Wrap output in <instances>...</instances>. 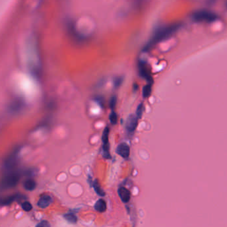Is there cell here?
<instances>
[{
	"mask_svg": "<svg viewBox=\"0 0 227 227\" xmlns=\"http://www.w3.org/2000/svg\"><path fill=\"white\" fill-rule=\"evenodd\" d=\"M116 102H117V99H116V97H112L111 98L110 101V107L112 109L114 108V107H115V106L116 104Z\"/></svg>",
	"mask_w": 227,
	"mask_h": 227,
	"instance_id": "20",
	"label": "cell"
},
{
	"mask_svg": "<svg viewBox=\"0 0 227 227\" xmlns=\"http://www.w3.org/2000/svg\"><path fill=\"white\" fill-rule=\"evenodd\" d=\"M143 108H144V107H143V104H140L138 106V108H137V110L136 112V116L138 119H140L141 118V116H142Z\"/></svg>",
	"mask_w": 227,
	"mask_h": 227,
	"instance_id": "16",
	"label": "cell"
},
{
	"mask_svg": "<svg viewBox=\"0 0 227 227\" xmlns=\"http://www.w3.org/2000/svg\"><path fill=\"white\" fill-rule=\"evenodd\" d=\"M140 75L141 77L144 78L147 81L152 82V76L150 69H147L145 65L141 64L140 67Z\"/></svg>",
	"mask_w": 227,
	"mask_h": 227,
	"instance_id": "8",
	"label": "cell"
},
{
	"mask_svg": "<svg viewBox=\"0 0 227 227\" xmlns=\"http://www.w3.org/2000/svg\"><path fill=\"white\" fill-rule=\"evenodd\" d=\"M117 153L124 159H128L130 154V149L126 143H121L117 147Z\"/></svg>",
	"mask_w": 227,
	"mask_h": 227,
	"instance_id": "5",
	"label": "cell"
},
{
	"mask_svg": "<svg viewBox=\"0 0 227 227\" xmlns=\"http://www.w3.org/2000/svg\"><path fill=\"white\" fill-rule=\"evenodd\" d=\"M152 93V84H147L144 86L143 88V98H149Z\"/></svg>",
	"mask_w": 227,
	"mask_h": 227,
	"instance_id": "15",
	"label": "cell"
},
{
	"mask_svg": "<svg viewBox=\"0 0 227 227\" xmlns=\"http://www.w3.org/2000/svg\"><path fill=\"white\" fill-rule=\"evenodd\" d=\"M35 227H51V225L48 221H43L37 224Z\"/></svg>",
	"mask_w": 227,
	"mask_h": 227,
	"instance_id": "19",
	"label": "cell"
},
{
	"mask_svg": "<svg viewBox=\"0 0 227 227\" xmlns=\"http://www.w3.org/2000/svg\"><path fill=\"white\" fill-rule=\"evenodd\" d=\"M110 121L112 123V124H116L118 122V115H117L116 112H112L109 116Z\"/></svg>",
	"mask_w": 227,
	"mask_h": 227,
	"instance_id": "18",
	"label": "cell"
},
{
	"mask_svg": "<svg viewBox=\"0 0 227 227\" xmlns=\"http://www.w3.org/2000/svg\"><path fill=\"white\" fill-rule=\"evenodd\" d=\"M94 208L97 212L104 213L107 209V204L104 199H99L94 204Z\"/></svg>",
	"mask_w": 227,
	"mask_h": 227,
	"instance_id": "10",
	"label": "cell"
},
{
	"mask_svg": "<svg viewBox=\"0 0 227 227\" xmlns=\"http://www.w3.org/2000/svg\"><path fill=\"white\" fill-rule=\"evenodd\" d=\"M53 199L50 195H44L41 197V198L39 199V201L37 203L38 206H39L40 208H45L48 207L50 204L52 203Z\"/></svg>",
	"mask_w": 227,
	"mask_h": 227,
	"instance_id": "7",
	"label": "cell"
},
{
	"mask_svg": "<svg viewBox=\"0 0 227 227\" xmlns=\"http://www.w3.org/2000/svg\"><path fill=\"white\" fill-rule=\"evenodd\" d=\"M64 219H66L67 221L71 224H76V222H77V217H76V216L75 214H73V213H67V214L64 215Z\"/></svg>",
	"mask_w": 227,
	"mask_h": 227,
	"instance_id": "13",
	"label": "cell"
},
{
	"mask_svg": "<svg viewBox=\"0 0 227 227\" xmlns=\"http://www.w3.org/2000/svg\"><path fill=\"white\" fill-rule=\"evenodd\" d=\"M20 196H21L20 195L16 194V195H11V196L5 197V198L0 199V205H2V206L9 205V204H12L13 201H15L17 199L19 198Z\"/></svg>",
	"mask_w": 227,
	"mask_h": 227,
	"instance_id": "9",
	"label": "cell"
},
{
	"mask_svg": "<svg viewBox=\"0 0 227 227\" xmlns=\"http://www.w3.org/2000/svg\"><path fill=\"white\" fill-rule=\"evenodd\" d=\"M195 19L199 21H213L216 19L217 16L209 12H199L195 15Z\"/></svg>",
	"mask_w": 227,
	"mask_h": 227,
	"instance_id": "4",
	"label": "cell"
},
{
	"mask_svg": "<svg viewBox=\"0 0 227 227\" xmlns=\"http://www.w3.org/2000/svg\"><path fill=\"white\" fill-rule=\"evenodd\" d=\"M138 118L134 114L130 115L128 119L126 126V129L128 134L130 135V136H132L134 134L135 131H136L138 123Z\"/></svg>",
	"mask_w": 227,
	"mask_h": 227,
	"instance_id": "3",
	"label": "cell"
},
{
	"mask_svg": "<svg viewBox=\"0 0 227 227\" xmlns=\"http://www.w3.org/2000/svg\"><path fill=\"white\" fill-rule=\"evenodd\" d=\"M118 195L122 202L125 203H128V202L130 201V198H131L130 191L127 188L124 187H121L119 188Z\"/></svg>",
	"mask_w": 227,
	"mask_h": 227,
	"instance_id": "6",
	"label": "cell"
},
{
	"mask_svg": "<svg viewBox=\"0 0 227 227\" xmlns=\"http://www.w3.org/2000/svg\"><path fill=\"white\" fill-rule=\"evenodd\" d=\"M21 206H22V208H23L25 211H26V212H29V211H31V209L33 208L32 204L28 201L23 202V203H22Z\"/></svg>",
	"mask_w": 227,
	"mask_h": 227,
	"instance_id": "17",
	"label": "cell"
},
{
	"mask_svg": "<svg viewBox=\"0 0 227 227\" xmlns=\"http://www.w3.org/2000/svg\"><path fill=\"white\" fill-rule=\"evenodd\" d=\"M23 186L26 190L31 191H33L36 188L37 183L33 179H28L24 182Z\"/></svg>",
	"mask_w": 227,
	"mask_h": 227,
	"instance_id": "11",
	"label": "cell"
},
{
	"mask_svg": "<svg viewBox=\"0 0 227 227\" xmlns=\"http://www.w3.org/2000/svg\"><path fill=\"white\" fill-rule=\"evenodd\" d=\"M20 179V174L16 171L5 172L3 178L0 182L1 189H8L14 187L17 185Z\"/></svg>",
	"mask_w": 227,
	"mask_h": 227,
	"instance_id": "1",
	"label": "cell"
},
{
	"mask_svg": "<svg viewBox=\"0 0 227 227\" xmlns=\"http://www.w3.org/2000/svg\"><path fill=\"white\" fill-rule=\"evenodd\" d=\"M93 187L94 189V190H95L96 193H97L98 195H100L101 197H104L105 196L106 193L104 192V191L103 190V189L101 187L100 185L98 183V181L97 180H95L93 182Z\"/></svg>",
	"mask_w": 227,
	"mask_h": 227,
	"instance_id": "12",
	"label": "cell"
},
{
	"mask_svg": "<svg viewBox=\"0 0 227 227\" xmlns=\"http://www.w3.org/2000/svg\"><path fill=\"white\" fill-rule=\"evenodd\" d=\"M109 128L106 127L105 128L102 133V143L103 145H109L108 141H109Z\"/></svg>",
	"mask_w": 227,
	"mask_h": 227,
	"instance_id": "14",
	"label": "cell"
},
{
	"mask_svg": "<svg viewBox=\"0 0 227 227\" xmlns=\"http://www.w3.org/2000/svg\"><path fill=\"white\" fill-rule=\"evenodd\" d=\"M17 157L18 151L12 152L10 156L7 157L3 164V168L5 172L15 170V168L16 167L17 163Z\"/></svg>",
	"mask_w": 227,
	"mask_h": 227,
	"instance_id": "2",
	"label": "cell"
}]
</instances>
